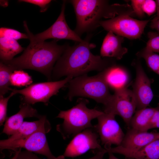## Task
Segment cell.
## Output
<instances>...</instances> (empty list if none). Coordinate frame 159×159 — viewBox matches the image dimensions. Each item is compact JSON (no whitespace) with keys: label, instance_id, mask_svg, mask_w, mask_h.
<instances>
[{"label":"cell","instance_id":"obj_35","mask_svg":"<svg viewBox=\"0 0 159 159\" xmlns=\"http://www.w3.org/2000/svg\"><path fill=\"white\" fill-rule=\"evenodd\" d=\"M157 5V14L156 15L159 16V0L155 1Z\"/></svg>","mask_w":159,"mask_h":159},{"label":"cell","instance_id":"obj_14","mask_svg":"<svg viewBox=\"0 0 159 159\" xmlns=\"http://www.w3.org/2000/svg\"><path fill=\"white\" fill-rule=\"evenodd\" d=\"M128 129L120 146L130 151L138 150L159 138V132L138 130L132 128Z\"/></svg>","mask_w":159,"mask_h":159},{"label":"cell","instance_id":"obj_26","mask_svg":"<svg viewBox=\"0 0 159 159\" xmlns=\"http://www.w3.org/2000/svg\"><path fill=\"white\" fill-rule=\"evenodd\" d=\"M6 37L16 40L21 39H29L27 34H25L14 29L2 27L0 28V37Z\"/></svg>","mask_w":159,"mask_h":159},{"label":"cell","instance_id":"obj_31","mask_svg":"<svg viewBox=\"0 0 159 159\" xmlns=\"http://www.w3.org/2000/svg\"><path fill=\"white\" fill-rule=\"evenodd\" d=\"M154 128H159V110L155 112L149 123V130Z\"/></svg>","mask_w":159,"mask_h":159},{"label":"cell","instance_id":"obj_37","mask_svg":"<svg viewBox=\"0 0 159 159\" xmlns=\"http://www.w3.org/2000/svg\"><path fill=\"white\" fill-rule=\"evenodd\" d=\"M156 73H157V74H159V71H158Z\"/></svg>","mask_w":159,"mask_h":159},{"label":"cell","instance_id":"obj_2","mask_svg":"<svg viewBox=\"0 0 159 159\" xmlns=\"http://www.w3.org/2000/svg\"><path fill=\"white\" fill-rule=\"evenodd\" d=\"M29 38V44L21 56L9 61H1L15 70L30 69L38 71L44 75L48 81H52L54 66L68 44L59 45L56 39L37 42Z\"/></svg>","mask_w":159,"mask_h":159},{"label":"cell","instance_id":"obj_23","mask_svg":"<svg viewBox=\"0 0 159 159\" xmlns=\"http://www.w3.org/2000/svg\"><path fill=\"white\" fill-rule=\"evenodd\" d=\"M15 69L11 66L0 62V96H4L11 88L10 78Z\"/></svg>","mask_w":159,"mask_h":159},{"label":"cell","instance_id":"obj_29","mask_svg":"<svg viewBox=\"0 0 159 159\" xmlns=\"http://www.w3.org/2000/svg\"><path fill=\"white\" fill-rule=\"evenodd\" d=\"M19 2H23L34 4L39 6L40 12H42L46 11L49 4L52 1L50 0H21Z\"/></svg>","mask_w":159,"mask_h":159},{"label":"cell","instance_id":"obj_8","mask_svg":"<svg viewBox=\"0 0 159 159\" xmlns=\"http://www.w3.org/2000/svg\"><path fill=\"white\" fill-rule=\"evenodd\" d=\"M104 112L118 115L123 119L127 128L136 110V102L132 90L125 88L115 91L104 105Z\"/></svg>","mask_w":159,"mask_h":159},{"label":"cell","instance_id":"obj_9","mask_svg":"<svg viewBox=\"0 0 159 159\" xmlns=\"http://www.w3.org/2000/svg\"><path fill=\"white\" fill-rule=\"evenodd\" d=\"M48 133L45 130L37 131L23 138L8 141L6 139L0 141L1 151L7 149L15 151L23 148L27 151L45 156L47 159H57L52 153L46 136Z\"/></svg>","mask_w":159,"mask_h":159},{"label":"cell","instance_id":"obj_7","mask_svg":"<svg viewBox=\"0 0 159 159\" xmlns=\"http://www.w3.org/2000/svg\"><path fill=\"white\" fill-rule=\"evenodd\" d=\"M149 20H138L127 14H121L107 20H102L100 26L108 32L130 39L140 38Z\"/></svg>","mask_w":159,"mask_h":159},{"label":"cell","instance_id":"obj_25","mask_svg":"<svg viewBox=\"0 0 159 159\" xmlns=\"http://www.w3.org/2000/svg\"><path fill=\"white\" fill-rule=\"evenodd\" d=\"M10 80L11 85L17 87L25 86L32 82L30 76L22 70L14 71L11 75Z\"/></svg>","mask_w":159,"mask_h":159},{"label":"cell","instance_id":"obj_19","mask_svg":"<svg viewBox=\"0 0 159 159\" xmlns=\"http://www.w3.org/2000/svg\"><path fill=\"white\" fill-rule=\"evenodd\" d=\"M51 130L50 124L45 115L38 120L32 122L24 121L18 130L6 140L8 141L26 138L39 130H45L48 132Z\"/></svg>","mask_w":159,"mask_h":159},{"label":"cell","instance_id":"obj_3","mask_svg":"<svg viewBox=\"0 0 159 159\" xmlns=\"http://www.w3.org/2000/svg\"><path fill=\"white\" fill-rule=\"evenodd\" d=\"M76 14L77 24L74 30L80 37L100 26L103 18H114L121 14L135 15L132 8L127 4H110L103 0H72Z\"/></svg>","mask_w":159,"mask_h":159},{"label":"cell","instance_id":"obj_33","mask_svg":"<svg viewBox=\"0 0 159 159\" xmlns=\"http://www.w3.org/2000/svg\"><path fill=\"white\" fill-rule=\"evenodd\" d=\"M150 27L155 29L159 34V16L156 15L151 21Z\"/></svg>","mask_w":159,"mask_h":159},{"label":"cell","instance_id":"obj_27","mask_svg":"<svg viewBox=\"0 0 159 159\" xmlns=\"http://www.w3.org/2000/svg\"><path fill=\"white\" fill-rule=\"evenodd\" d=\"M148 36L149 39L145 48L154 52H159V34L156 32H150Z\"/></svg>","mask_w":159,"mask_h":159},{"label":"cell","instance_id":"obj_28","mask_svg":"<svg viewBox=\"0 0 159 159\" xmlns=\"http://www.w3.org/2000/svg\"><path fill=\"white\" fill-rule=\"evenodd\" d=\"M15 94L11 92L10 95L6 97L0 96V125H2L6 120L8 103L9 100Z\"/></svg>","mask_w":159,"mask_h":159},{"label":"cell","instance_id":"obj_11","mask_svg":"<svg viewBox=\"0 0 159 159\" xmlns=\"http://www.w3.org/2000/svg\"><path fill=\"white\" fill-rule=\"evenodd\" d=\"M115 116L104 112L97 118V123L94 126L101 144L106 150L110 149L112 145L120 146L125 136V134L116 120Z\"/></svg>","mask_w":159,"mask_h":159},{"label":"cell","instance_id":"obj_17","mask_svg":"<svg viewBox=\"0 0 159 159\" xmlns=\"http://www.w3.org/2000/svg\"><path fill=\"white\" fill-rule=\"evenodd\" d=\"M20 108L17 113L7 118L2 133L9 136L11 135L21 127L25 118L36 117L39 119L43 116L39 114L37 110L30 105L21 104Z\"/></svg>","mask_w":159,"mask_h":159},{"label":"cell","instance_id":"obj_22","mask_svg":"<svg viewBox=\"0 0 159 159\" xmlns=\"http://www.w3.org/2000/svg\"><path fill=\"white\" fill-rule=\"evenodd\" d=\"M131 2L132 8L135 14L140 18L143 17L145 14L150 16L157 11L155 1L153 0H132Z\"/></svg>","mask_w":159,"mask_h":159},{"label":"cell","instance_id":"obj_15","mask_svg":"<svg viewBox=\"0 0 159 159\" xmlns=\"http://www.w3.org/2000/svg\"><path fill=\"white\" fill-rule=\"evenodd\" d=\"M109 88L114 92L127 87L129 83V75L123 67L115 64L99 72Z\"/></svg>","mask_w":159,"mask_h":159},{"label":"cell","instance_id":"obj_18","mask_svg":"<svg viewBox=\"0 0 159 159\" xmlns=\"http://www.w3.org/2000/svg\"><path fill=\"white\" fill-rule=\"evenodd\" d=\"M110 151L134 159H159V138L138 150H127L119 146L111 148Z\"/></svg>","mask_w":159,"mask_h":159},{"label":"cell","instance_id":"obj_6","mask_svg":"<svg viewBox=\"0 0 159 159\" xmlns=\"http://www.w3.org/2000/svg\"><path fill=\"white\" fill-rule=\"evenodd\" d=\"M73 78L67 76L63 80L32 84L22 89H11V91L15 95H21V104L31 105L42 102L47 105L51 97L57 94Z\"/></svg>","mask_w":159,"mask_h":159},{"label":"cell","instance_id":"obj_21","mask_svg":"<svg viewBox=\"0 0 159 159\" xmlns=\"http://www.w3.org/2000/svg\"><path fill=\"white\" fill-rule=\"evenodd\" d=\"M25 49L16 40L6 37H0L1 61L11 60L15 56Z\"/></svg>","mask_w":159,"mask_h":159},{"label":"cell","instance_id":"obj_13","mask_svg":"<svg viewBox=\"0 0 159 159\" xmlns=\"http://www.w3.org/2000/svg\"><path fill=\"white\" fill-rule=\"evenodd\" d=\"M135 68L136 76L132 91L136 100V110H138L149 106L153 95L151 87L152 81L140 62L136 63Z\"/></svg>","mask_w":159,"mask_h":159},{"label":"cell","instance_id":"obj_24","mask_svg":"<svg viewBox=\"0 0 159 159\" xmlns=\"http://www.w3.org/2000/svg\"><path fill=\"white\" fill-rule=\"evenodd\" d=\"M139 58H143L148 66L153 71L156 73L159 71V55L145 47L136 54Z\"/></svg>","mask_w":159,"mask_h":159},{"label":"cell","instance_id":"obj_36","mask_svg":"<svg viewBox=\"0 0 159 159\" xmlns=\"http://www.w3.org/2000/svg\"><path fill=\"white\" fill-rule=\"evenodd\" d=\"M21 148L19 149V150L16 151V153L14 156L11 159H16L19 152Z\"/></svg>","mask_w":159,"mask_h":159},{"label":"cell","instance_id":"obj_38","mask_svg":"<svg viewBox=\"0 0 159 159\" xmlns=\"http://www.w3.org/2000/svg\"><path fill=\"white\" fill-rule=\"evenodd\" d=\"M158 97H159V95L158 96Z\"/></svg>","mask_w":159,"mask_h":159},{"label":"cell","instance_id":"obj_34","mask_svg":"<svg viewBox=\"0 0 159 159\" xmlns=\"http://www.w3.org/2000/svg\"><path fill=\"white\" fill-rule=\"evenodd\" d=\"M109 155V158L108 159H119L116 156H115L113 153L111 152L108 153Z\"/></svg>","mask_w":159,"mask_h":159},{"label":"cell","instance_id":"obj_1","mask_svg":"<svg viewBox=\"0 0 159 159\" xmlns=\"http://www.w3.org/2000/svg\"><path fill=\"white\" fill-rule=\"evenodd\" d=\"M91 37L88 35L82 42L71 46L67 45L54 66L52 80L57 81L64 76L73 78L93 71L100 72L115 64L114 59L102 57L91 52L94 47L90 42Z\"/></svg>","mask_w":159,"mask_h":159},{"label":"cell","instance_id":"obj_12","mask_svg":"<svg viewBox=\"0 0 159 159\" xmlns=\"http://www.w3.org/2000/svg\"><path fill=\"white\" fill-rule=\"evenodd\" d=\"M99 137L94 126L85 129L74 136L63 155L65 157L74 158L91 149L98 150L102 149Z\"/></svg>","mask_w":159,"mask_h":159},{"label":"cell","instance_id":"obj_32","mask_svg":"<svg viewBox=\"0 0 159 159\" xmlns=\"http://www.w3.org/2000/svg\"><path fill=\"white\" fill-rule=\"evenodd\" d=\"M107 153V151L105 148L97 151L95 155L92 157L87 159H104L105 154ZM58 159H65V157L62 155L57 157Z\"/></svg>","mask_w":159,"mask_h":159},{"label":"cell","instance_id":"obj_5","mask_svg":"<svg viewBox=\"0 0 159 159\" xmlns=\"http://www.w3.org/2000/svg\"><path fill=\"white\" fill-rule=\"evenodd\" d=\"M67 85L68 92L67 97L70 101L76 97H87L104 105L112 95L106 83L99 73L92 76L85 74L73 78Z\"/></svg>","mask_w":159,"mask_h":159},{"label":"cell","instance_id":"obj_4","mask_svg":"<svg viewBox=\"0 0 159 159\" xmlns=\"http://www.w3.org/2000/svg\"><path fill=\"white\" fill-rule=\"evenodd\" d=\"M89 101L85 99H78L77 104L69 109L60 111L57 117L64 120L62 123L57 125L56 129L64 139L75 136L85 129L93 127L91 121L97 118L104 112L88 108Z\"/></svg>","mask_w":159,"mask_h":159},{"label":"cell","instance_id":"obj_16","mask_svg":"<svg viewBox=\"0 0 159 159\" xmlns=\"http://www.w3.org/2000/svg\"><path fill=\"white\" fill-rule=\"evenodd\" d=\"M124 41V37L108 32L100 48V56L102 57L121 59L127 52V49L122 45Z\"/></svg>","mask_w":159,"mask_h":159},{"label":"cell","instance_id":"obj_20","mask_svg":"<svg viewBox=\"0 0 159 159\" xmlns=\"http://www.w3.org/2000/svg\"><path fill=\"white\" fill-rule=\"evenodd\" d=\"M159 110V103L155 107H146L136 110L132 117L128 128L148 131L149 123L155 112Z\"/></svg>","mask_w":159,"mask_h":159},{"label":"cell","instance_id":"obj_30","mask_svg":"<svg viewBox=\"0 0 159 159\" xmlns=\"http://www.w3.org/2000/svg\"><path fill=\"white\" fill-rule=\"evenodd\" d=\"M20 150L16 159H42L33 152L27 150L21 151ZM57 159H58L57 157Z\"/></svg>","mask_w":159,"mask_h":159},{"label":"cell","instance_id":"obj_10","mask_svg":"<svg viewBox=\"0 0 159 159\" xmlns=\"http://www.w3.org/2000/svg\"><path fill=\"white\" fill-rule=\"evenodd\" d=\"M66 1H64L60 13L54 23L48 29L44 32L34 35L29 30L26 21H23L25 31L29 37L37 42H44L48 39H53L58 40L69 39L78 42L84 41L68 25L65 18L64 11Z\"/></svg>","mask_w":159,"mask_h":159}]
</instances>
